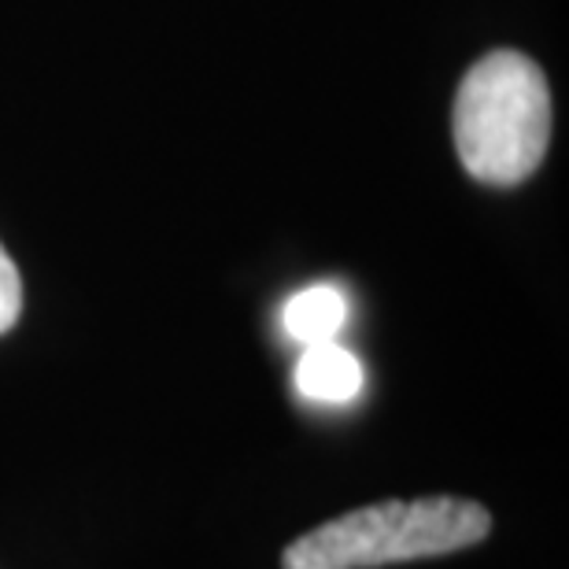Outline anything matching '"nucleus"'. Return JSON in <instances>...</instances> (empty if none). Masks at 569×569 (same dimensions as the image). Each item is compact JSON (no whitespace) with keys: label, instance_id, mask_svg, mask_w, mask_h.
I'll list each match as a JSON object with an SVG mask.
<instances>
[{"label":"nucleus","instance_id":"2","mask_svg":"<svg viewBox=\"0 0 569 569\" xmlns=\"http://www.w3.org/2000/svg\"><path fill=\"white\" fill-rule=\"evenodd\" d=\"M488 529L492 515L473 499H389L303 532L284 548L281 562L284 569H381L473 548Z\"/></svg>","mask_w":569,"mask_h":569},{"label":"nucleus","instance_id":"5","mask_svg":"<svg viewBox=\"0 0 569 569\" xmlns=\"http://www.w3.org/2000/svg\"><path fill=\"white\" fill-rule=\"evenodd\" d=\"M19 311H22V278L16 263H11V256L4 252V244H0V333H8L19 322Z\"/></svg>","mask_w":569,"mask_h":569},{"label":"nucleus","instance_id":"3","mask_svg":"<svg viewBox=\"0 0 569 569\" xmlns=\"http://www.w3.org/2000/svg\"><path fill=\"white\" fill-rule=\"evenodd\" d=\"M296 389L315 403H351L362 389V362L337 340L307 345L300 362H296Z\"/></svg>","mask_w":569,"mask_h":569},{"label":"nucleus","instance_id":"4","mask_svg":"<svg viewBox=\"0 0 569 569\" xmlns=\"http://www.w3.org/2000/svg\"><path fill=\"white\" fill-rule=\"evenodd\" d=\"M348 322V296L337 284H311L296 292L281 311V326L296 345H326L337 340Z\"/></svg>","mask_w":569,"mask_h":569},{"label":"nucleus","instance_id":"1","mask_svg":"<svg viewBox=\"0 0 569 569\" xmlns=\"http://www.w3.org/2000/svg\"><path fill=\"white\" fill-rule=\"evenodd\" d=\"M551 141V93L521 52H488L455 97V148L485 186H518L540 167Z\"/></svg>","mask_w":569,"mask_h":569}]
</instances>
